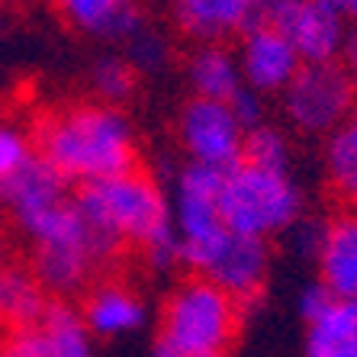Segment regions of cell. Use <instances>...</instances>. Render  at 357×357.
<instances>
[{"label": "cell", "mask_w": 357, "mask_h": 357, "mask_svg": "<svg viewBox=\"0 0 357 357\" xmlns=\"http://www.w3.org/2000/svg\"><path fill=\"white\" fill-rule=\"evenodd\" d=\"M36 155L68 183H97L139 167L135 129L119 107L75 103L55 109L36 129Z\"/></svg>", "instance_id": "1"}, {"label": "cell", "mask_w": 357, "mask_h": 357, "mask_svg": "<svg viewBox=\"0 0 357 357\" xmlns=\"http://www.w3.org/2000/svg\"><path fill=\"white\" fill-rule=\"evenodd\" d=\"M87 225L93 264H107L123 248H142L151 235L171 225V203L149 171H126L97 183H84L71 197Z\"/></svg>", "instance_id": "2"}, {"label": "cell", "mask_w": 357, "mask_h": 357, "mask_svg": "<svg viewBox=\"0 0 357 357\" xmlns=\"http://www.w3.org/2000/svg\"><path fill=\"white\" fill-rule=\"evenodd\" d=\"M245 309L209 280L190 274L161 306L158 344L177 357H229Z\"/></svg>", "instance_id": "3"}, {"label": "cell", "mask_w": 357, "mask_h": 357, "mask_svg": "<svg viewBox=\"0 0 357 357\" xmlns=\"http://www.w3.org/2000/svg\"><path fill=\"white\" fill-rule=\"evenodd\" d=\"M219 216L229 232L267 241L303 219V193L290 174H271L238 161L222 177Z\"/></svg>", "instance_id": "4"}, {"label": "cell", "mask_w": 357, "mask_h": 357, "mask_svg": "<svg viewBox=\"0 0 357 357\" xmlns=\"http://www.w3.org/2000/svg\"><path fill=\"white\" fill-rule=\"evenodd\" d=\"M23 232L33 241L29 271L42 283V290L52 299H68L81 293L97 264L87 241V225L77 216L75 203L68 199L61 206L36 216L33 222L23 225Z\"/></svg>", "instance_id": "5"}, {"label": "cell", "mask_w": 357, "mask_h": 357, "mask_svg": "<svg viewBox=\"0 0 357 357\" xmlns=\"http://www.w3.org/2000/svg\"><path fill=\"white\" fill-rule=\"evenodd\" d=\"M225 171L206 165H187L177 171V199H174V229L181 238V264L197 274L199 264L209 258L222 235L229 232L219 216V190H222Z\"/></svg>", "instance_id": "6"}, {"label": "cell", "mask_w": 357, "mask_h": 357, "mask_svg": "<svg viewBox=\"0 0 357 357\" xmlns=\"http://www.w3.org/2000/svg\"><path fill=\"white\" fill-rule=\"evenodd\" d=\"M354 107L357 91L338 61L303 65L283 91V113L303 135H332Z\"/></svg>", "instance_id": "7"}, {"label": "cell", "mask_w": 357, "mask_h": 357, "mask_svg": "<svg viewBox=\"0 0 357 357\" xmlns=\"http://www.w3.org/2000/svg\"><path fill=\"white\" fill-rule=\"evenodd\" d=\"M264 26L290 42L303 65L338 61L348 39V20L335 10L332 0H274Z\"/></svg>", "instance_id": "8"}, {"label": "cell", "mask_w": 357, "mask_h": 357, "mask_svg": "<svg viewBox=\"0 0 357 357\" xmlns=\"http://www.w3.org/2000/svg\"><path fill=\"white\" fill-rule=\"evenodd\" d=\"M241 139L245 132L229 103L190 97L177 113V142L193 165L232 171L241 161Z\"/></svg>", "instance_id": "9"}, {"label": "cell", "mask_w": 357, "mask_h": 357, "mask_svg": "<svg viewBox=\"0 0 357 357\" xmlns=\"http://www.w3.org/2000/svg\"><path fill=\"white\" fill-rule=\"evenodd\" d=\"M267 271H271V245L264 238L225 232L222 241L209 251V258L199 264L197 277L229 293L241 309H248L264 290Z\"/></svg>", "instance_id": "10"}, {"label": "cell", "mask_w": 357, "mask_h": 357, "mask_svg": "<svg viewBox=\"0 0 357 357\" xmlns=\"http://www.w3.org/2000/svg\"><path fill=\"white\" fill-rule=\"evenodd\" d=\"M271 7L274 0H174V23L199 45H225V39L264 26Z\"/></svg>", "instance_id": "11"}, {"label": "cell", "mask_w": 357, "mask_h": 357, "mask_svg": "<svg viewBox=\"0 0 357 357\" xmlns=\"http://www.w3.org/2000/svg\"><path fill=\"white\" fill-rule=\"evenodd\" d=\"M299 68H303V61L293 52V45L271 26H258V29L241 36V84L251 87L255 93H261V97L264 93H283Z\"/></svg>", "instance_id": "12"}, {"label": "cell", "mask_w": 357, "mask_h": 357, "mask_svg": "<svg viewBox=\"0 0 357 357\" xmlns=\"http://www.w3.org/2000/svg\"><path fill=\"white\" fill-rule=\"evenodd\" d=\"M68 199H71L68 181L39 155H33L23 167H17L7 181H0V206L10 209V216L20 229Z\"/></svg>", "instance_id": "13"}, {"label": "cell", "mask_w": 357, "mask_h": 357, "mask_svg": "<svg viewBox=\"0 0 357 357\" xmlns=\"http://www.w3.org/2000/svg\"><path fill=\"white\" fill-rule=\"evenodd\" d=\"M26 357H91L93 335L81 319V309L68 299H52L45 316L33 328L10 332Z\"/></svg>", "instance_id": "14"}, {"label": "cell", "mask_w": 357, "mask_h": 357, "mask_svg": "<svg viewBox=\"0 0 357 357\" xmlns=\"http://www.w3.org/2000/svg\"><path fill=\"white\" fill-rule=\"evenodd\" d=\"M316 261L319 280L335 299H357V209L325 219V238Z\"/></svg>", "instance_id": "15"}, {"label": "cell", "mask_w": 357, "mask_h": 357, "mask_svg": "<svg viewBox=\"0 0 357 357\" xmlns=\"http://www.w3.org/2000/svg\"><path fill=\"white\" fill-rule=\"evenodd\" d=\"M81 319L97 338H116L145 325V303L123 283H100L84 296Z\"/></svg>", "instance_id": "16"}, {"label": "cell", "mask_w": 357, "mask_h": 357, "mask_svg": "<svg viewBox=\"0 0 357 357\" xmlns=\"http://www.w3.org/2000/svg\"><path fill=\"white\" fill-rule=\"evenodd\" d=\"M71 29L100 39H132L142 29L135 0H52Z\"/></svg>", "instance_id": "17"}, {"label": "cell", "mask_w": 357, "mask_h": 357, "mask_svg": "<svg viewBox=\"0 0 357 357\" xmlns=\"http://www.w3.org/2000/svg\"><path fill=\"white\" fill-rule=\"evenodd\" d=\"M187 81L193 97L229 103V97L241 87L238 59L225 45H199L187 59Z\"/></svg>", "instance_id": "18"}, {"label": "cell", "mask_w": 357, "mask_h": 357, "mask_svg": "<svg viewBox=\"0 0 357 357\" xmlns=\"http://www.w3.org/2000/svg\"><path fill=\"white\" fill-rule=\"evenodd\" d=\"M306 357H357V299H335L309 322Z\"/></svg>", "instance_id": "19"}, {"label": "cell", "mask_w": 357, "mask_h": 357, "mask_svg": "<svg viewBox=\"0 0 357 357\" xmlns=\"http://www.w3.org/2000/svg\"><path fill=\"white\" fill-rule=\"evenodd\" d=\"M0 283H3V322L10 325V332L39 325L52 296L42 290L33 271L29 267H3Z\"/></svg>", "instance_id": "20"}, {"label": "cell", "mask_w": 357, "mask_h": 357, "mask_svg": "<svg viewBox=\"0 0 357 357\" xmlns=\"http://www.w3.org/2000/svg\"><path fill=\"white\" fill-rule=\"evenodd\" d=\"M325 171L328 183L344 203H357V107L348 119L328 135L325 145Z\"/></svg>", "instance_id": "21"}, {"label": "cell", "mask_w": 357, "mask_h": 357, "mask_svg": "<svg viewBox=\"0 0 357 357\" xmlns=\"http://www.w3.org/2000/svg\"><path fill=\"white\" fill-rule=\"evenodd\" d=\"M241 165H251L271 174H290V145L274 126H258L241 139Z\"/></svg>", "instance_id": "22"}, {"label": "cell", "mask_w": 357, "mask_h": 357, "mask_svg": "<svg viewBox=\"0 0 357 357\" xmlns=\"http://www.w3.org/2000/svg\"><path fill=\"white\" fill-rule=\"evenodd\" d=\"M135 84H139V71H135L129 61L123 59H103L93 65L91 75V87L97 93L100 103L107 107H119L135 93Z\"/></svg>", "instance_id": "23"}, {"label": "cell", "mask_w": 357, "mask_h": 357, "mask_svg": "<svg viewBox=\"0 0 357 357\" xmlns=\"http://www.w3.org/2000/svg\"><path fill=\"white\" fill-rule=\"evenodd\" d=\"M36 155L33 139L13 123H0V181H7L17 167Z\"/></svg>", "instance_id": "24"}, {"label": "cell", "mask_w": 357, "mask_h": 357, "mask_svg": "<svg viewBox=\"0 0 357 357\" xmlns=\"http://www.w3.org/2000/svg\"><path fill=\"white\" fill-rule=\"evenodd\" d=\"M229 109H232L235 123L241 126V132H251V129L264 126V97L255 93L251 87H245V84L229 97Z\"/></svg>", "instance_id": "25"}, {"label": "cell", "mask_w": 357, "mask_h": 357, "mask_svg": "<svg viewBox=\"0 0 357 357\" xmlns=\"http://www.w3.org/2000/svg\"><path fill=\"white\" fill-rule=\"evenodd\" d=\"M129 42H132V59H129V65H132L135 71H151V68H158L161 61L167 59V45L158 36L142 33L139 29Z\"/></svg>", "instance_id": "26"}, {"label": "cell", "mask_w": 357, "mask_h": 357, "mask_svg": "<svg viewBox=\"0 0 357 357\" xmlns=\"http://www.w3.org/2000/svg\"><path fill=\"white\" fill-rule=\"evenodd\" d=\"M290 235H293V248L303 258H316L325 238V219H299L290 229Z\"/></svg>", "instance_id": "27"}, {"label": "cell", "mask_w": 357, "mask_h": 357, "mask_svg": "<svg viewBox=\"0 0 357 357\" xmlns=\"http://www.w3.org/2000/svg\"><path fill=\"white\" fill-rule=\"evenodd\" d=\"M332 303H335V296L328 293V287L319 280L303 290V296H299V312H303V319H306V325H309V322H316L322 312H328Z\"/></svg>", "instance_id": "28"}, {"label": "cell", "mask_w": 357, "mask_h": 357, "mask_svg": "<svg viewBox=\"0 0 357 357\" xmlns=\"http://www.w3.org/2000/svg\"><path fill=\"white\" fill-rule=\"evenodd\" d=\"M338 65L344 68V75H348V81L354 84V91H357V33H348V39H344V49H341L338 55Z\"/></svg>", "instance_id": "29"}, {"label": "cell", "mask_w": 357, "mask_h": 357, "mask_svg": "<svg viewBox=\"0 0 357 357\" xmlns=\"http://www.w3.org/2000/svg\"><path fill=\"white\" fill-rule=\"evenodd\" d=\"M335 10L351 23V33H357V0H332Z\"/></svg>", "instance_id": "30"}, {"label": "cell", "mask_w": 357, "mask_h": 357, "mask_svg": "<svg viewBox=\"0 0 357 357\" xmlns=\"http://www.w3.org/2000/svg\"><path fill=\"white\" fill-rule=\"evenodd\" d=\"M3 258H7V245H3V235H0V271H3Z\"/></svg>", "instance_id": "31"}, {"label": "cell", "mask_w": 357, "mask_h": 357, "mask_svg": "<svg viewBox=\"0 0 357 357\" xmlns=\"http://www.w3.org/2000/svg\"><path fill=\"white\" fill-rule=\"evenodd\" d=\"M155 357H177V354H171L167 348H161V344H158V348H155Z\"/></svg>", "instance_id": "32"}, {"label": "cell", "mask_w": 357, "mask_h": 357, "mask_svg": "<svg viewBox=\"0 0 357 357\" xmlns=\"http://www.w3.org/2000/svg\"><path fill=\"white\" fill-rule=\"evenodd\" d=\"M3 274V271H0ZM0 322H3V283H0Z\"/></svg>", "instance_id": "33"}]
</instances>
